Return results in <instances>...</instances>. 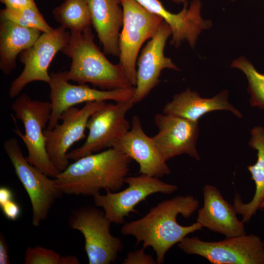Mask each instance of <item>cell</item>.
Wrapping results in <instances>:
<instances>
[{
	"mask_svg": "<svg viewBox=\"0 0 264 264\" xmlns=\"http://www.w3.org/2000/svg\"><path fill=\"white\" fill-rule=\"evenodd\" d=\"M199 205V201L192 195L178 196L163 200L141 218L125 222L121 233L133 236L136 244L142 242L144 249L152 247L156 255L157 263L162 264L166 253L172 246L188 234L202 229V226L197 221L183 226L176 220L179 214L189 218Z\"/></svg>",
	"mask_w": 264,
	"mask_h": 264,
	"instance_id": "obj_1",
	"label": "cell"
},
{
	"mask_svg": "<svg viewBox=\"0 0 264 264\" xmlns=\"http://www.w3.org/2000/svg\"><path fill=\"white\" fill-rule=\"evenodd\" d=\"M132 159L110 148L81 157L54 178L62 194L91 196L101 190L119 191L125 183Z\"/></svg>",
	"mask_w": 264,
	"mask_h": 264,
	"instance_id": "obj_2",
	"label": "cell"
},
{
	"mask_svg": "<svg viewBox=\"0 0 264 264\" xmlns=\"http://www.w3.org/2000/svg\"><path fill=\"white\" fill-rule=\"evenodd\" d=\"M70 32L69 42L61 51L71 59L69 70L65 71L68 81L89 83L103 90L133 87L120 65L110 62L95 44L91 27Z\"/></svg>",
	"mask_w": 264,
	"mask_h": 264,
	"instance_id": "obj_3",
	"label": "cell"
},
{
	"mask_svg": "<svg viewBox=\"0 0 264 264\" xmlns=\"http://www.w3.org/2000/svg\"><path fill=\"white\" fill-rule=\"evenodd\" d=\"M11 108L16 118L24 126L25 133L23 134L12 116L16 124L14 132L23 142L28 151L26 160L47 176L55 178L60 172L49 158L44 134L45 126L51 116L50 102L33 100L27 94L22 93L16 98Z\"/></svg>",
	"mask_w": 264,
	"mask_h": 264,
	"instance_id": "obj_4",
	"label": "cell"
},
{
	"mask_svg": "<svg viewBox=\"0 0 264 264\" xmlns=\"http://www.w3.org/2000/svg\"><path fill=\"white\" fill-rule=\"evenodd\" d=\"M124 18L119 38V63L132 86L136 83V62L143 44L151 39L163 21L135 0H121Z\"/></svg>",
	"mask_w": 264,
	"mask_h": 264,
	"instance_id": "obj_5",
	"label": "cell"
},
{
	"mask_svg": "<svg viewBox=\"0 0 264 264\" xmlns=\"http://www.w3.org/2000/svg\"><path fill=\"white\" fill-rule=\"evenodd\" d=\"M177 246L187 254L200 256L213 264H264V242L255 234L217 242L186 237Z\"/></svg>",
	"mask_w": 264,
	"mask_h": 264,
	"instance_id": "obj_6",
	"label": "cell"
},
{
	"mask_svg": "<svg viewBox=\"0 0 264 264\" xmlns=\"http://www.w3.org/2000/svg\"><path fill=\"white\" fill-rule=\"evenodd\" d=\"M3 149L14 169L16 176L26 190L32 206L33 225L38 227L44 220L55 200L62 195L55 179L29 163L18 140L6 139Z\"/></svg>",
	"mask_w": 264,
	"mask_h": 264,
	"instance_id": "obj_7",
	"label": "cell"
},
{
	"mask_svg": "<svg viewBox=\"0 0 264 264\" xmlns=\"http://www.w3.org/2000/svg\"><path fill=\"white\" fill-rule=\"evenodd\" d=\"M111 223L104 211L95 207H81L72 212L69 224L83 235L89 264H110L117 259L123 245L120 238L111 234Z\"/></svg>",
	"mask_w": 264,
	"mask_h": 264,
	"instance_id": "obj_8",
	"label": "cell"
},
{
	"mask_svg": "<svg viewBox=\"0 0 264 264\" xmlns=\"http://www.w3.org/2000/svg\"><path fill=\"white\" fill-rule=\"evenodd\" d=\"M134 104L128 102L106 103L95 111L88 120V134L84 144L67 154L68 159L76 160L83 156L112 148L130 128L126 114Z\"/></svg>",
	"mask_w": 264,
	"mask_h": 264,
	"instance_id": "obj_9",
	"label": "cell"
},
{
	"mask_svg": "<svg viewBox=\"0 0 264 264\" xmlns=\"http://www.w3.org/2000/svg\"><path fill=\"white\" fill-rule=\"evenodd\" d=\"M125 182L128 187L123 191L106 189L105 195L99 194L93 197L95 206L102 207L107 219L116 224H124L125 218L131 213H138L135 207L150 195L157 193L171 194L178 189L176 185L144 174L127 176Z\"/></svg>",
	"mask_w": 264,
	"mask_h": 264,
	"instance_id": "obj_10",
	"label": "cell"
},
{
	"mask_svg": "<svg viewBox=\"0 0 264 264\" xmlns=\"http://www.w3.org/2000/svg\"><path fill=\"white\" fill-rule=\"evenodd\" d=\"M70 32L62 26L53 28L48 33H43L35 44L19 54L24 67L20 75L11 83L8 91L9 98L19 95L29 83L42 81L47 84L50 80L48 69L58 52L67 44Z\"/></svg>",
	"mask_w": 264,
	"mask_h": 264,
	"instance_id": "obj_11",
	"label": "cell"
},
{
	"mask_svg": "<svg viewBox=\"0 0 264 264\" xmlns=\"http://www.w3.org/2000/svg\"><path fill=\"white\" fill-rule=\"evenodd\" d=\"M48 83L51 113L45 129H53L58 124L62 113L67 109L79 104L95 101L112 100L116 103L132 100L135 87L112 90L97 89L86 84L72 85L64 72H51Z\"/></svg>",
	"mask_w": 264,
	"mask_h": 264,
	"instance_id": "obj_12",
	"label": "cell"
},
{
	"mask_svg": "<svg viewBox=\"0 0 264 264\" xmlns=\"http://www.w3.org/2000/svg\"><path fill=\"white\" fill-rule=\"evenodd\" d=\"M106 103V101L90 102L86 103L80 109L70 107L61 114V124L51 130H44L48 155L60 173L69 165L67 156L69 149L86 137L85 131L90 117Z\"/></svg>",
	"mask_w": 264,
	"mask_h": 264,
	"instance_id": "obj_13",
	"label": "cell"
},
{
	"mask_svg": "<svg viewBox=\"0 0 264 264\" xmlns=\"http://www.w3.org/2000/svg\"><path fill=\"white\" fill-rule=\"evenodd\" d=\"M171 35L169 25L163 21L155 35L141 51L137 61L136 83L132 99L134 104L144 99L160 83L162 70H179L172 60L164 55L165 44Z\"/></svg>",
	"mask_w": 264,
	"mask_h": 264,
	"instance_id": "obj_14",
	"label": "cell"
},
{
	"mask_svg": "<svg viewBox=\"0 0 264 264\" xmlns=\"http://www.w3.org/2000/svg\"><path fill=\"white\" fill-rule=\"evenodd\" d=\"M154 122L158 132L152 138L166 161L183 154L200 160L196 148L198 121L162 113L155 115Z\"/></svg>",
	"mask_w": 264,
	"mask_h": 264,
	"instance_id": "obj_15",
	"label": "cell"
},
{
	"mask_svg": "<svg viewBox=\"0 0 264 264\" xmlns=\"http://www.w3.org/2000/svg\"><path fill=\"white\" fill-rule=\"evenodd\" d=\"M116 148L139 165V174L161 177L171 171L152 137L143 131L140 118L134 115L132 127L114 144Z\"/></svg>",
	"mask_w": 264,
	"mask_h": 264,
	"instance_id": "obj_16",
	"label": "cell"
},
{
	"mask_svg": "<svg viewBox=\"0 0 264 264\" xmlns=\"http://www.w3.org/2000/svg\"><path fill=\"white\" fill-rule=\"evenodd\" d=\"M203 205L198 210L197 222L203 227L224 235L226 238L246 234L244 222L237 217L233 205L230 204L215 186L207 184L203 188Z\"/></svg>",
	"mask_w": 264,
	"mask_h": 264,
	"instance_id": "obj_17",
	"label": "cell"
},
{
	"mask_svg": "<svg viewBox=\"0 0 264 264\" xmlns=\"http://www.w3.org/2000/svg\"><path fill=\"white\" fill-rule=\"evenodd\" d=\"M183 5L179 13L175 14L166 9L159 0H151L146 9L159 16L169 25L172 31V45L177 47L186 40L194 47L199 34L203 30L209 28L211 22L203 20L201 16L200 0H193L189 6L188 2Z\"/></svg>",
	"mask_w": 264,
	"mask_h": 264,
	"instance_id": "obj_18",
	"label": "cell"
},
{
	"mask_svg": "<svg viewBox=\"0 0 264 264\" xmlns=\"http://www.w3.org/2000/svg\"><path fill=\"white\" fill-rule=\"evenodd\" d=\"M92 25L105 54L119 56V38L124 14L121 0H87Z\"/></svg>",
	"mask_w": 264,
	"mask_h": 264,
	"instance_id": "obj_19",
	"label": "cell"
},
{
	"mask_svg": "<svg viewBox=\"0 0 264 264\" xmlns=\"http://www.w3.org/2000/svg\"><path fill=\"white\" fill-rule=\"evenodd\" d=\"M225 110L241 118L242 115L228 101V92L224 90L211 98H201L190 88L174 95L173 100L164 106L163 113L171 114L193 121L209 112Z\"/></svg>",
	"mask_w": 264,
	"mask_h": 264,
	"instance_id": "obj_20",
	"label": "cell"
},
{
	"mask_svg": "<svg viewBox=\"0 0 264 264\" xmlns=\"http://www.w3.org/2000/svg\"><path fill=\"white\" fill-rule=\"evenodd\" d=\"M0 19V69L4 75H8L16 67L18 55L31 47L41 32Z\"/></svg>",
	"mask_w": 264,
	"mask_h": 264,
	"instance_id": "obj_21",
	"label": "cell"
},
{
	"mask_svg": "<svg viewBox=\"0 0 264 264\" xmlns=\"http://www.w3.org/2000/svg\"><path fill=\"white\" fill-rule=\"evenodd\" d=\"M251 134L249 145L257 151V160L255 164L248 166L247 168L255 185V193L251 200L246 203L236 193L233 204L237 213L242 216L244 223L249 222L255 215L264 199V129L255 127Z\"/></svg>",
	"mask_w": 264,
	"mask_h": 264,
	"instance_id": "obj_22",
	"label": "cell"
},
{
	"mask_svg": "<svg viewBox=\"0 0 264 264\" xmlns=\"http://www.w3.org/2000/svg\"><path fill=\"white\" fill-rule=\"evenodd\" d=\"M55 20L65 29L82 32L92 25L87 0H65L52 11Z\"/></svg>",
	"mask_w": 264,
	"mask_h": 264,
	"instance_id": "obj_23",
	"label": "cell"
},
{
	"mask_svg": "<svg viewBox=\"0 0 264 264\" xmlns=\"http://www.w3.org/2000/svg\"><path fill=\"white\" fill-rule=\"evenodd\" d=\"M231 66L241 70L248 81V91L250 94L251 107L264 109V74L256 70L245 57H241L234 61Z\"/></svg>",
	"mask_w": 264,
	"mask_h": 264,
	"instance_id": "obj_24",
	"label": "cell"
},
{
	"mask_svg": "<svg viewBox=\"0 0 264 264\" xmlns=\"http://www.w3.org/2000/svg\"><path fill=\"white\" fill-rule=\"evenodd\" d=\"M0 19L11 21L22 26L39 30L42 33L52 31L38 9L26 8L20 10L1 9Z\"/></svg>",
	"mask_w": 264,
	"mask_h": 264,
	"instance_id": "obj_25",
	"label": "cell"
},
{
	"mask_svg": "<svg viewBox=\"0 0 264 264\" xmlns=\"http://www.w3.org/2000/svg\"><path fill=\"white\" fill-rule=\"evenodd\" d=\"M62 256L53 250L42 246L28 247L25 252L24 264H62Z\"/></svg>",
	"mask_w": 264,
	"mask_h": 264,
	"instance_id": "obj_26",
	"label": "cell"
},
{
	"mask_svg": "<svg viewBox=\"0 0 264 264\" xmlns=\"http://www.w3.org/2000/svg\"><path fill=\"white\" fill-rule=\"evenodd\" d=\"M143 247L134 252H129L122 263L123 264H156L157 262L149 254H146Z\"/></svg>",
	"mask_w": 264,
	"mask_h": 264,
	"instance_id": "obj_27",
	"label": "cell"
},
{
	"mask_svg": "<svg viewBox=\"0 0 264 264\" xmlns=\"http://www.w3.org/2000/svg\"><path fill=\"white\" fill-rule=\"evenodd\" d=\"M0 206L5 217L9 220H16L21 215V208L13 199L6 202Z\"/></svg>",
	"mask_w": 264,
	"mask_h": 264,
	"instance_id": "obj_28",
	"label": "cell"
},
{
	"mask_svg": "<svg viewBox=\"0 0 264 264\" xmlns=\"http://www.w3.org/2000/svg\"><path fill=\"white\" fill-rule=\"evenodd\" d=\"M5 8L10 10H20L26 8L38 9L34 0H0Z\"/></svg>",
	"mask_w": 264,
	"mask_h": 264,
	"instance_id": "obj_29",
	"label": "cell"
},
{
	"mask_svg": "<svg viewBox=\"0 0 264 264\" xmlns=\"http://www.w3.org/2000/svg\"><path fill=\"white\" fill-rule=\"evenodd\" d=\"M8 247L2 233L0 234V264H9Z\"/></svg>",
	"mask_w": 264,
	"mask_h": 264,
	"instance_id": "obj_30",
	"label": "cell"
},
{
	"mask_svg": "<svg viewBox=\"0 0 264 264\" xmlns=\"http://www.w3.org/2000/svg\"><path fill=\"white\" fill-rule=\"evenodd\" d=\"M13 199L12 191L8 187L2 186L0 188V205L6 202Z\"/></svg>",
	"mask_w": 264,
	"mask_h": 264,
	"instance_id": "obj_31",
	"label": "cell"
},
{
	"mask_svg": "<svg viewBox=\"0 0 264 264\" xmlns=\"http://www.w3.org/2000/svg\"><path fill=\"white\" fill-rule=\"evenodd\" d=\"M80 264L78 259L73 256L68 255L62 256V264Z\"/></svg>",
	"mask_w": 264,
	"mask_h": 264,
	"instance_id": "obj_32",
	"label": "cell"
},
{
	"mask_svg": "<svg viewBox=\"0 0 264 264\" xmlns=\"http://www.w3.org/2000/svg\"><path fill=\"white\" fill-rule=\"evenodd\" d=\"M174 3L177 4H184L186 2H188L187 0H171Z\"/></svg>",
	"mask_w": 264,
	"mask_h": 264,
	"instance_id": "obj_33",
	"label": "cell"
},
{
	"mask_svg": "<svg viewBox=\"0 0 264 264\" xmlns=\"http://www.w3.org/2000/svg\"><path fill=\"white\" fill-rule=\"evenodd\" d=\"M263 209H264V199H263V200L261 202V204L260 205V208H259L260 210H262Z\"/></svg>",
	"mask_w": 264,
	"mask_h": 264,
	"instance_id": "obj_34",
	"label": "cell"
},
{
	"mask_svg": "<svg viewBox=\"0 0 264 264\" xmlns=\"http://www.w3.org/2000/svg\"><path fill=\"white\" fill-rule=\"evenodd\" d=\"M231 0V1H234V0Z\"/></svg>",
	"mask_w": 264,
	"mask_h": 264,
	"instance_id": "obj_35",
	"label": "cell"
}]
</instances>
